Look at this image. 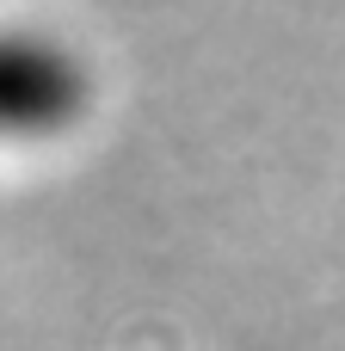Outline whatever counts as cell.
I'll use <instances>...</instances> for the list:
<instances>
[{
	"label": "cell",
	"instance_id": "obj_1",
	"mask_svg": "<svg viewBox=\"0 0 345 351\" xmlns=\"http://www.w3.org/2000/svg\"><path fill=\"white\" fill-rule=\"evenodd\" d=\"M86 62L31 25H0V142H49L86 117Z\"/></svg>",
	"mask_w": 345,
	"mask_h": 351
}]
</instances>
